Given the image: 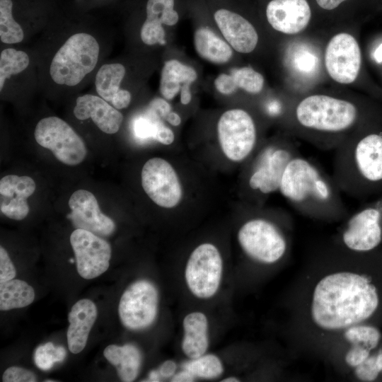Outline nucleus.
<instances>
[{"label": "nucleus", "mask_w": 382, "mask_h": 382, "mask_svg": "<svg viewBox=\"0 0 382 382\" xmlns=\"http://www.w3.org/2000/svg\"><path fill=\"white\" fill-rule=\"evenodd\" d=\"M352 253L340 248L339 265L314 284L308 302L313 325L326 333L363 324L379 306L378 289L368 275L351 267Z\"/></svg>", "instance_id": "obj_1"}, {"label": "nucleus", "mask_w": 382, "mask_h": 382, "mask_svg": "<svg viewBox=\"0 0 382 382\" xmlns=\"http://www.w3.org/2000/svg\"><path fill=\"white\" fill-rule=\"evenodd\" d=\"M279 191L294 209L307 217L334 222L349 215L332 175L301 154L286 166Z\"/></svg>", "instance_id": "obj_2"}, {"label": "nucleus", "mask_w": 382, "mask_h": 382, "mask_svg": "<svg viewBox=\"0 0 382 382\" xmlns=\"http://www.w3.org/2000/svg\"><path fill=\"white\" fill-rule=\"evenodd\" d=\"M332 177L352 197L382 192V132L349 137L340 144L335 150Z\"/></svg>", "instance_id": "obj_3"}, {"label": "nucleus", "mask_w": 382, "mask_h": 382, "mask_svg": "<svg viewBox=\"0 0 382 382\" xmlns=\"http://www.w3.org/2000/svg\"><path fill=\"white\" fill-rule=\"evenodd\" d=\"M292 118L306 139L324 151L336 149L359 121L357 106L347 100L325 95H312L293 110Z\"/></svg>", "instance_id": "obj_4"}, {"label": "nucleus", "mask_w": 382, "mask_h": 382, "mask_svg": "<svg viewBox=\"0 0 382 382\" xmlns=\"http://www.w3.org/2000/svg\"><path fill=\"white\" fill-rule=\"evenodd\" d=\"M100 57L101 45L95 35L86 30L71 33L49 59V80L59 88H76L98 70Z\"/></svg>", "instance_id": "obj_5"}, {"label": "nucleus", "mask_w": 382, "mask_h": 382, "mask_svg": "<svg viewBox=\"0 0 382 382\" xmlns=\"http://www.w3.org/2000/svg\"><path fill=\"white\" fill-rule=\"evenodd\" d=\"M257 213L240 227L238 243L253 260L265 265L277 263L289 250L291 219L284 211Z\"/></svg>", "instance_id": "obj_6"}, {"label": "nucleus", "mask_w": 382, "mask_h": 382, "mask_svg": "<svg viewBox=\"0 0 382 382\" xmlns=\"http://www.w3.org/2000/svg\"><path fill=\"white\" fill-rule=\"evenodd\" d=\"M300 154L289 139L275 140L257 151L246 173L245 187L250 198L261 204L279 191L284 171L289 161Z\"/></svg>", "instance_id": "obj_7"}, {"label": "nucleus", "mask_w": 382, "mask_h": 382, "mask_svg": "<svg viewBox=\"0 0 382 382\" xmlns=\"http://www.w3.org/2000/svg\"><path fill=\"white\" fill-rule=\"evenodd\" d=\"M216 129L221 149L230 161H245L256 151L257 128L246 110L233 108L225 111L218 120Z\"/></svg>", "instance_id": "obj_8"}, {"label": "nucleus", "mask_w": 382, "mask_h": 382, "mask_svg": "<svg viewBox=\"0 0 382 382\" xmlns=\"http://www.w3.org/2000/svg\"><path fill=\"white\" fill-rule=\"evenodd\" d=\"M337 241L346 250L364 253L373 250L382 241V198L344 219Z\"/></svg>", "instance_id": "obj_9"}, {"label": "nucleus", "mask_w": 382, "mask_h": 382, "mask_svg": "<svg viewBox=\"0 0 382 382\" xmlns=\"http://www.w3.org/2000/svg\"><path fill=\"white\" fill-rule=\"evenodd\" d=\"M34 137L38 144L50 150L65 165L76 166L86 156L87 149L81 137L58 117L41 119L35 126Z\"/></svg>", "instance_id": "obj_10"}, {"label": "nucleus", "mask_w": 382, "mask_h": 382, "mask_svg": "<svg viewBox=\"0 0 382 382\" xmlns=\"http://www.w3.org/2000/svg\"><path fill=\"white\" fill-rule=\"evenodd\" d=\"M223 272L222 257L213 244L199 245L186 263L185 279L191 293L199 299L212 297L220 286Z\"/></svg>", "instance_id": "obj_11"}, {"label": "nucleus", "mask_w": 382, "mask_h": 382, "mask_svg": "<svg viewBox=\"0 0 382 382\" xmlns=\"http://www.w3.org/2000/svg\"><path fill=\"white\" fill-rule=\"evenodd\" d=\"M158 292L155 285L146 279L136 281L123 292L118 313L123 325L138 330L149 327L158 313Z\"/></svg>", "instance_id": "obj_12"}, {"label": "nucleus", "mask_w": 382, "mask_h": 382, "mask_svg": "<svg viewBox=\"0 0 382 382\" xmlns=\"http://www.w3.org/2000/svg\"><path fill=\"white\" fill-rule=\"evenodd\" d=\"M141 186L147 196L158 206L174 208L183 198L182 185L178 175L166 160L154 157L143 166Z\"/></svg>", "instance_id": "obj_13"}, {"label": "nucleus", "mask_w": 382, "mask_h": 382, "mask_svg": "<svg viewBox=\"0 0 382 382\" xmlns=\"http://www.w3.org/2000/svg\"><path fill=\"white\" fill-rule=\"evenodd\" d=\"M70 243L82 278L94 279L107 271L111 247L105 240L91 231L76 228L70 236Z\"/></svg>", "instance_id": "obj_14"}, {"label": "nucleus", "mask_w": 382, "mask_h": 382, "mask_svg": "<svg viewBox=\"0 0 382 382\" xmlns=\"http://www.w3.org/2000/svg\"><path fill=\"white\" fill-rule=\"evenodd\" d=\"M361 64L360 47L352 35L341 33L330 39L325 50V64L333 80L343 84L354 82Z\"/></svg>", "instance_id": "obj_15"}, {"label": "nucleus", "mask_w": 382, "mask_h": 382, "mask_svg": "<svg viewBox=\"0 0 382 382\" xmlns=\"http://www.w3.org/2000/svg\"><path fill=\"white\" fill-rule=\"evenodd\" d=\"M69 206L71 213L67 217L76 228L100 236H109L115 231V222L100 211L96 197L90 191H75L69 199Z\"/></svg>", "instance_id": "obj_16"}, {"label": "nucleus", "mask_w": 382, "mask_h": 382, "mask_svg": "<svg viewBox=\"0 0 382 382\" xmlns=\"http://www.w3.org/2000/svg\"><path fill=\"white\" fill-rule=\"evenodd\" d=\"M265 13L274 30L293 35L301 32L309 24L312 8L308 0H269Z\"/></svg>", "instance_id": "obj_17"}, {"label": "nucleus", "mask_w": 382, "mask_h": 382, "mask_svg": "<svg viewBox=\"0 0 382 382\" xmlns=\"http://www.w3.org/2000/svg\"><path fill=\"white\" fill-rule=\"evenodd\" d=\"M213 17L223 37L233 50L243 54L255 50L258 35L243 15L229 8L219 7L214 11Z\"/></svg>", "instance_id": "obj_18"}, {"label": "nucleus", "mask_w": 382, "mask_h": 382, "mask_svg": "<svg viewBox=\"0 0 382 382\" xmlns=\"http://www.w3.org/2000/svg\"><path fill=\"white\" fill-rule=\"evenodd\" d=\"M36 189L33 178L29 176L8 175L0 180V209L6 216L22 220L29 212L27 199Z\"/></svg>", "instance_id": "obj_19"}, {"label": "nucleus", "mask_w": 382, "mask_h": 382, "mask_svg": "<svg viewBox=\"0 0 382 382\" xmlns=\"http://www.w3.org/2000/svg\"><path fill=\"white\" fill-rule=\"evenodd\" d=\"M73 112L79 120H91L100 131L108 134L117 133L123 122V115L119 110L95 94L78 96Z\"/></svg>", "instance_id": "obj_20"}, {"label": "nucleus", "mask_w": 382, "mask_h": 382, "mask_svg": "<svg viewBox=\"0 0 382 382\" xmlns=\"http://www.w3.org/2000/svg\"><path fill=\"white\" fill-rule=\"evenodd\" d=\"M146 17L140 28V38L146 45L166 43V32L163 25L173 26L179 21L175 9V0H147Z\"/></svg>", "instance_id": "obj_21"}, {"label": "nucleus", "mask_w": 382, "mask_h": 382, "mask_svg": "<svg viewBox=\"0 0 382 382\" xmlns=\"http://www.w3.org/2000/svg\"><path fill=\"white\" fill-rule=\"evenodd\" d=\"M126 74L125 66L120 62H106L95 74L97 95L117 110L127 108L132 100V93L123 87Z\"/></svg>", "instance_id": "obj_22"}, {"label": "nucleus", "mask_w": 382, "mask_h": 382, "mask_svg": "<svg viewBox=\"0 0 382 382\" xmlns=\"http://www.w3.org/2000/svg\"><path fill=\"white\" fill-rule=\"evenodd\" d=\"M97 313L96 306L90 299H81L72 306L66 337L69 349L73 354L81 352L86 347Z\"/></svg>", "instance_id": "obj_23"}, {"label": "nucleus", "mask_w": 382, "mask_h": 382, "mask_svg": "<svg viewBox=\"0 0 382 382\" xmlns=\"http://www.w3.org/2000/svg\"><path fill=\"white\" fill-rule=\"evenodd\" d=\"M183 338L182 349L190 359L205 354L209 345L208 320L202 312L188 313L183 319Z\"/></svg>", "instance_id": "obj_24"}, {"label": "nucleus", "mask_w": 382, "mask_h": 382, "mask_svg": "<svg viewBox=\"0 0 382 382\" xmlns=\"http://www.w3.org/2000/svg\"><path fill=\"white\" fill-rule=\"evenodd\" d=\"M106 359L116 367L117 374L122 381L131 382L138 376L141 363L139 349L133 345H108L103 351Z\"/></svg>", "instance_id": "obj_25"}, {"label": "nucleus", "mask_w": 382, "mask_h": 382, "mask_svg": "<svg viewBox=\"0 0 382 382\" xmlns=\"http://www.w3.org/2000/svg\"><path fill=\"white\" fill-rule=\"evenodd\" d=\"M197 79L196 71L182 62L171 59L165 62L161 74L159 90L164 99L170 100L185 83H192Z\"/></svg>", "instance_id": "obj_26"}, {"label": "nucleus", "mask_w": 382, "mask_h": 382, "mask_svg": "<svg viewBox=\"0 0 382 382\" xmlns=\"http://www.w3.org/2000/svg\"><path fill=\"white\" fill-rule=\"evenodd\" d=\"M194 45L197 53L212 63L225 64L233 56L230 45L207 27H200L196 30Z\"/></svg>", "instance_id": "obj_27"}, {"label": "nucleus", "mask_w": 382, "mask_h": 382, "mask_svg": "<svg viewBox=\"0 0 382 382\" xmlns=\"http://www.w3.org/2000/svg\"><path fill=\"white\" fill-rule=\"evenodd\" d=\"M34 299L33 288L23 280L12 279L0 283L1 311L28 306Z\"/></svg>", "instance_id": "obj_28"}, {"label": "nucleus", "mask_w": 382, "mask_h": 382, "mask_svg": "<svg viewBox=\"0 0 382 382\" xmlns=\"http://www.w3.org/2000/svg\"><path fill=\"white\" fill-rule=\"evenodd\" d=\"M31 66V58L24 50L7 47L0 54V91L8 81L16 79Z\"/></svg>", "instance_id": "obj_29"}, {"label": "nucleus", "mask_w": 382, "mask_h": 382, "mask_svg": "<svg viewBox=\"0 0 382 382\" xmlns=\"http://www.w3.org/2000/svg\"><path fill=\"white\" fill-rule=\"evenodd\" d=\"M12 0H0V40L7 45L18 44L25 38V30L13 13Z\"/></svg>", "instance_id": "obj_30"}, {"label": "nucleus", "mask_w": 382, "mask_h": 382, "mask_svg": "<svg viewBox=\"0 0 382 382\" xmlns=\"http://www.w3.org/2000/svg\"><path fill=\"white\" fill-rule=\"evenodd\" d=\"M289 62L295 73L310 77L318 71L319 59L311 48L305 45H299L292 48Z\"/></svg>", "instance_id": "obj_31"}, {"label": "nucleus", "mask_w": 382, "mask_h": 382, "mask_svg": "<svg viewBox=\"0 0 382 382\" xmlns=\"http://www.w3.org/2000/svg\"><path fill=\"white\" fill-rule=\"evenodd\" d=\"M185 369L190 371L195 377L214 379L224 372V366L220 359L214 354H203L183 364Z\"/></svg>", "instance_id": "obj_32"}, {"label": "nucleus", "mask_w": 382, "mask_h": 382, "mask_svg": "<svg viewBox=\"0 0 382 382\" xmlns=\"http://www.w3.org/2000/svg\"><path fill=\"white\" fill-rule=\"evenodd\" d=\"M342 334L349 345H361L371 351L377 347L381 339V333L377 328L364 323L350 327Z\"/></svg>", "instance_id": "obj_33"}, {"label": "nucleus", "mask_w": 382, "mask_h": 382, "mask_svg": "<svg viewBox=\"0 0 382 382\" xmlns=\"http://www.w3.org/2000/svg\"><path fill=\"white\" fill-rule=\"evenodd\" d=\"M238 88L251 94L261 92L264 86V78L261 74L250 66L236 68L231 71Z\"/></svg>", "instance_id": "obj_34"}, {"label": "nucleus", "mask_w": 382, "mask_h": 382, "mask_svg": "<svg viewBox=\"0 0 382 382\" xmlns=\"http://www.w3.org/2000/svg\"><path fill=\"white\" fill-rule=\"evenodd\" d=\"M66 356V350L62 347H55L52 342L39 346L35 354L37 366L42 370H48L54 363L62 361Z\"/></svg>", "instance_id": "obj_35"}, {"label": "nucleus", "mask_w": 382, "mask_h": 382, "mask_svg": "<svg viewBox=\"0 0 382 382\" xmlns=\"http://www.w3.org/2000/svg\"><path fill=\"white\" fill-rule=\"evenodd\" d=\"M161 120L156 113L151 109L146 114L139 115L133 122V133L140 140L152 139L154 140L157 125Z\"/></svg>", "instance_id": "obj_36"}, {"label": "nucleus", "mask_w": 382, "mask_h": 382, "mask_svg": "<svg viewBox=\"0 0 382 382\" xmlns=\"http://www.w3.org/2000/svg\"><path fill=\"white\" fill-rule=\"evenodd\" d=\"M354 374L357 379L362 381H373L380 374L376 363V355H369L360 365L354 368Z\"/></svg>", "instance_id": "obj_37"}, {"label": "nucleus", "mask_w": 382, "mask_h": 382, "mask_svg": "<svg viewBox=\"0 0 382 382\" xmlns=\"http://www.w3.org/2000/svg\"><path fill=\"white\" fill-rule=\"evenodd\" d=\"M345 354V363L352 369H354L364 362L371 354V350L358 345H349Z\"/></svg>", "instance_id": "obj_38"}, {"label": "nucleus", "mask_w": 382, "mask_h": 382, "mask_svg": "<svg viewBox=\"0 0 382 382\" xmlns=\"http://www.w3.org/2000/svg\"><path fill=\"white\" fill-rule=\"evenodd\" d=\"M4 382H35L37 381L35 374L28 369L18 366L8 368L2 376Z\"/></svg>", "instance_id": "obj_39"}, {"label": "nucleus", "mask_w": 382, "mask_h": 382, "mask_svg": "<svg viewBox=\"0 0 382 382\" xmlns=\"http://www.w3.org/2000/svg\"><path fill=\"white\" fill-rule=\"evenodd\" d=\"M16 274L15 267L8 253L0 247V283L14 279Z\"/></svg>", "instance_id": "obj_40"}, {"label": "nucleus", "mask_w": 382, "mask_h": 382, "mask_svg": "<svg viewBox=\"0 0 382 382\" xmlns=\"http://www.w3.org/2000/svg\"><path fill=\"white\" fill-rule=\"evenodd\" d=\"M216 89L223 95L233 93L238 87L232 75L227 74H219L214 80Z\"/></svg>", "instance_id": "obj_41"}, {"label": "nucleus", "mask_w": 382, "mask_h": 382, "mask_svg": "<svg viewBox=\"0 0 382 382\" xmlns=\"http://www.w3.org/2000/svg\"><path fill=\"white\" fill-rule=\"evenodd\" d=\"M174 139L175 135L172 129L160 120L157 125L154 140L164 145H170L174 141Z\"/></svg>", "instance_id": "obj_42"}, {"label": "nucleus", "mask_w": 382, "mask_h": 382, "mask_svg": "<svg viewBox=\"0 0 382 382\" xmlns=\"http://www.w3.org/2000/svg\"><path fill=\"white\" fill-rule=\"evenodd\" d=\"M149 109L163 119L172 111L171 106L167 100L160 98H155L150 103Z\"/></svg>", "instance_id": "obj_43"}, {"label": "nucleus", "mask_w": 382, "mask_h": 382, "mask_svg": "<svg viewBox=\"0 0 382 382\" xmlns=\"http://www.w3.org/2000/svg\"><path fill=\"white\" fill-rule=\"evenodd\" d=\"M316 5L323 11H332L349 0H313Z\"/></svg>", "instance_id": "obj_44"}, {"label": "nucleus", "mask_w": 382, "mask_h": 382, "mask_svg": "<svg viewBox=\"0 0 382 382\" xmlns=\"http://www.w3.org/2000/svg\"><path fill=\"white\" fill-rule=\"evenodd\" d=\"M176 364L172 360L163 362L157 370L161 378H167L173 376L176 371Z\"/></svg>", "instance_id": "obj_45"}, {"label": "nucleus", "mask_w": 382, "mask_h": 382, "mask_svg": "<svg viewBox=\"0 0 382 382\" xmlns=\"http://www.w3.org/2000/svg\"><path fill=\"white\" fill-rule=\"evenodd\" d=\"M195 376L188 370L183 369L179 373L174 374L171 381L173 382H191L194 381Z\"/></svg>", "instance_id": "obj_46"}, {"label": "nucleus", "mask_w": 382, "mask_h": 382, "mask_svg": "<svg viewBox=\"0 0 382 382\" xmlns=\"http://www.w3.org/2000/svg\"><path fill=\"white\" fill-rule=\"evenodd\" d=\"M190 85L191 83H185L180 89V103L183 105H187L191 101Z\"/></svg>", "instance_id": "obj_47"}, {"label": "nucleus", "mask_w": 382, "mask_h": 382, "mask_svg": "<svg viewBox=\"0 0 382 382\" xmlns=\"http://www.w3.org/2000/svg\"><path fill=\"white\" fill-rule=\"evenodd\" d=\"M164 120L173 126H178L181 123L180 115L173 111L170 112Z\"/></svg>", "instance_id": "obj_48"}, {"label": "nucleus", "mask_w": 382, "mask_h": 382, "mask_svg": "<svg viewBox=\"0 0 382 382\" xmlns=\"http://www.w3.org/2000/svg\"><path fill=\"white\" fill-rule=\"evenodd\" d=\"M147 379L148 380H145V381L157 382V381H161V378L157 370L151 371L149 373V377H148Z\"/></svg>", "instance_id": "obj_49"}, {"label": "nucleus", "mask_w": 382, "mask_h": 382, "mask_svg": "<svg viewBox=\"0 0 382 382\" xmlns=\"http://www.w3.org/2000/svg\"><path fill=\"white\" fill-rule=\"evenodd\" d=\"M374 58L378 63L382 62V43L375 50L374 52Z\"/></svg>", "instance_id": "obj_50"}, {"label": "nucleus", "mask_w": 382, "mask_h": 382, "mask_svg": "<svg viewBox=\"0 0 382 382\" xmlns=\"http://www.w3.org/2000/svg\"><path fill=\"white\" fill-rule=\"evenodd\" d=\"M376 355V363L379 369L380 373L382 372V351Z\"/></svg>", "instance_id": "obj_51"}, {"label": "nucleus", "mask_w": 382, "mask_h": 382, "mask_svg": "<svg viewBox=\"0 0 382 382\" xmlns=\"http://www.w3.org/2000/svg\"><path fill=\"white\" fill-rule=\"evenodd\" d=\"M221 381L222 382H237V381H239V380L236 377H228V378H224Z\"/></svg>", "instance_id": "obj_52"}]
</instances>
